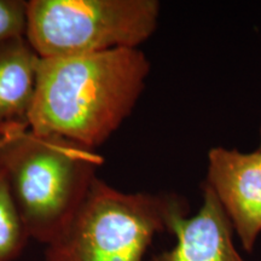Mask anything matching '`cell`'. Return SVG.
<instances>
[{
    "label": "cell",
    "instance_id": "7",
    "mask_svg": "<svg viewBox=\"0 0 261 261\" xmlns=\"http://www.w3.org/2000/svg\"><path fill=\"white\" fill-rule=\"evenodd\" d=\"M39 60L25 37L0 42V140L29 128Z\"/></svg>",
    "mask_w": 261,
    "mask_h": 261
},
{
    "label": "cell",
    "instance_id": "6",
    "mask_svg": "<svg viewBox=\"0 0 261 261\" xmlns=\"http://www.w3.org/2000/svg\"><path fill=\"white\" fill-rule=\"evenodd\" d=\"M203 201L192 217L173 221L175 244L148 261H246L233 243V228L217 196L203 185Z\"/></svg>",
    "mask_w": 261,
    "mask_h": 261
},
{
    "label": "cell",
    "instance_id": "11",
    "mask_svg": "<svg viewBox=\"0 0 261 261\" xmlns=\"http://www.w3.org/2000/svg\"><path fill=\"white\" fill-rule=\"evenodd\" d=\"M257 150H259V151L261 152V129H260V148L257 149Z\"/></svg>",
    "mask_w": 261,
    "mask_h": 261
},
{
    "label": "cell",
    "instance_id": "2",
    "mask_svg": "<svg viewBox=\"0 0 261 261\" xmlns=\"http://www.w3.org/2000/svg\"><path fill=\"white\" fill-rule=\"evenodd\" d=\"M10 189L31 240L60 238L84 204L104 159L57 136L15 130L4 146Z\"/></svg>",
    "mask_w": 261,
    "mask_h": 261
},
{
    "label": "cell",
    "instance_id": "5",
    "mask_svg": "<svg viewBox=\"0 0 261 261\" xmlns=\"http://www.w3.org/2000/svg\"><path fill=\"white\" fill-rule=\"evenodd\" d=\"M246 252L261 234V152L223 146L208 152L207 180Z\"/></svg>",
    "mask_w": 261,
    "mask_h": 261
},
{
    "label": "cell",
    "instance_id": "1",
    "mask_svg": "<svg viewBox=\"0 0 261 261\" xmlns=\"http://www.w3.org/2000/svg\"><path fill=\"white\" fill-rule=\"evenodd\" d=\"M150 69L140 48L40 58L29 129L96 150L133 113Z\"/></svg>",
    "mask_w": 261,
    "mask_h": 261
},
{
    "label": "cell",
    "instance_id": "10",
    "mask_svg": "<svg viewBox=\"0 0 261 261\" xmlns=\"http://www.w3.org/2000/svg\"><path fill=\"white\" fill-rule=\"evenodd\" d=\"M14 132H15V130H14ZM9 138V136L8 137H6V138L5 139H3V140H0V149H2V146L3 145H4L5 144V142H6V139H8Z\"/></svg>",
    "mask_w": 261,
    "mask_h": 261
},
{
    "label": "cell",
    "instance_id": "4",
    "mask_svg": "<svg viewBox=\"0 0 261 261\" xmlns=\"http://www.w3.org/2000/svg\"><path fill=\"white\" fill-rule=\"evenodd\" d=\"M160 11L158 0H29L25 39L40 58L139 48Z\"/></svg>",
    "mask_w": 261,
    "mask_h": 261
},
{
    "label": "cell",
    "instance_id": "3",
    "mask_svg": "<svg viewBox=\"0 0 261 261\" xmlns=\"http://www.w3.org/2000/svg\"><path fill=\"white\" fill-rule=\"evenodd\" d=\"M188 213L178 195L123 192L97 178L69 227L46 246L45 261H144L156 234Z\"/></svg>",
    "mask_w": 261,
    "mask_h": 261
},
{
    "label": "cell",
    "instance_id": "9",
    "mask_svg": "<svg viewBox=\"0 0 261 261\" xmlns=\"http://www.w3.org/2000/svg\"><path fill=\"white\" fill-rule=\"evenodd\" d=\"M27 2L0 0V42L25 37Z\"/></svg>",
    "mask_w": 261,
    "mask_h": 261
},
{
    "label": "cell",
    "instance_id": "8",
    "mask_svg": "<svg viewBox=\"0 0 261 261\" xmlns=\"http://www.w3.org/2000/svg\"><path fill=\"white\" fill-rule=\"evenodd\" d=\"M5 144L0 149V261H14L21 255L31 238L10 189L4 156Z\"/></svg>",
    "mask_w": 261,
    "mask_h": 261
}]
</instances>
